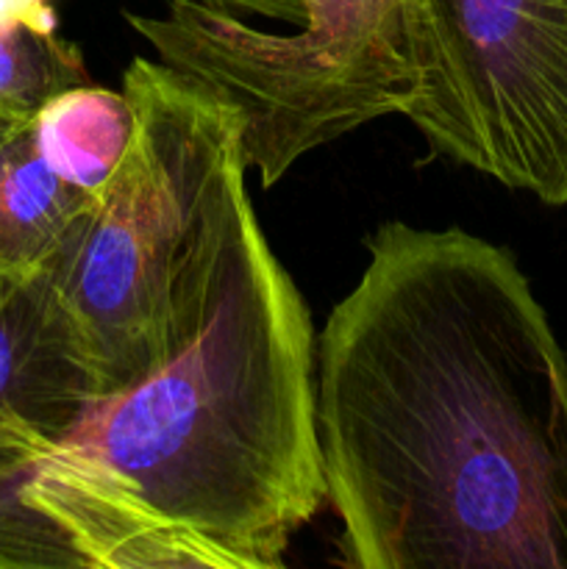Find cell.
Instances as JSON below:
<instances>
[{
    "instance_id": "obj_1",
    "label": "cell",
    "mask_w": 567,
    "mask_h": 569,
    "mask_svg": "<svg viewBox=\"0 0 567 569\" xmlns=\"http://www.w3.org/2000/svg\"><path fill=\"white\" fill-rule=\"evenodd\" d=\"M315 342L326 503L356 569H567V353L515 256L384 222Z\"/></svg>"
},
{
    "instance_id": "obj_2",
    "label": "cell",
    "mask_w": 567,
    "mask_h": 569,
    "mask_svg": "<svg viewBox=\"0 0 567 569\" xmlns=\"http://www.w3.org/2000/svg\"><path fill=\"white\" fill-rule=\"evenodd\" d=\"M315 328L248 189L211 228L167 350L94 398L22 487L78 569H278L326 503Z\"/></svg>"
},
{
    "instance_id": "obj_3",
    "label": "cell",
    "mask_w": 567,
    "mask_h": 569,
    "mask_svg": "<svg viewBox=\"0 0 567 569\" xmlns=\"http://www.w3.org/2000/svg\"><path fill=\"white\" fill-rule=\"evenodd\" d=\"M122 92L133 109L126 156L42 267L94 398L165 356L189 272L248 172L242 114L217 89L137 56Z\"/></svg>"
},
{
    "instance_id": "obj_4",
    "label": "cell",
    "mask_w": 567,
    "mask_h": 569,
    "mask_svg": "<svg viewBox=\"0 0 567 569\" xmlns=\"http://www.w3.org/2000/svg\"><path fill=\"white\" fill-rule=\"evenodd\" d=\"M304 28L270 33L231 9L172 0L126 20L159 61L198 78L242 114V150L261 187L295 161L415 100L409 0H300Z\"/></svg>"
},
{
    "instance_id": "obj_5",
    "label": "cell",
    "mask_w": 567,
    "mask_h": 569,
    "mask_svg": "<svg viewBox=\"0 0 567 569\" xmlns=\"http://www.w3.org/2000/svg\"><path fill=\"white\" fill-rule=\"evenodd\" d=\"M409 53L434 150L567 206V0H409Z\"/></svg>"
},
{
    "instance_id": "obj_6",
    "label": "cell",
    "mask_w": 567,
    "mask_h": 569,
    "mask_svg": "<svg viewBox=\"0 0 567 569\" xmlns=\"http://www.w3.org/2000/svg\"><path fill=\"white\" fill-rule=\"evenodd\" d=\"M92 400V378L42 272L0 281V569H78L22 487Z\"/></svg>"
},
{
    "instance_id": "obj_7",
    "label": "cell",
    "mask_w": 567,
    "mask_h": 569,
    "mask_svg": "<svg viewBox=\"0 0 567 569\" xmlns=\"http://www.w3.org/2000/svg\"><path fill=\"white\" fill-rule=\"evenodd\" d=\"M33 122L0 131V281L39 276L94 198L48 164Z\"/></svg>"
},
{
    "instance_id": "obj_8",
    "label": "cell",
    "mask_w": 567,
    "mask_h": 569,
    "mask_svg": "<svg viewBox=\"0 0 567 569\" xmlns=\"http://www.w3.org/2000/svg\"><path fill=\"white\" fill-rule=\"evenodd\" d=\"M33 126L48 164L64 181L98 194L131 142L133 109L126 92L81 83L50 100Z\"/></svg>"
},
{
    "instance_id": "obj_9",
    "label": "cell",
    "mask_w": 567,
    "mask_h": 569,
    "mask_svg": "<svg viewBox=\"0 0 567 569\" xmlns=\"http://www.w3.org/2000/svg\"><path fill=\"white\" fill-rule=\"evenodd\" d=\"M81 83H89L81 50L53 26L0 28V131L28 126L50 100Z\"/></svg>"
},
{
    "instance_id": "obj_10",
    "label": "cell",
    "mask_w": 567,
    "mask_h": 569,
    "mask_svg": "<svg viewBox=\"0 0 567 569\" xmlns=\"http://www.w3.org/2000/svg\"><path fill=\"white\" fill-rule=\"evenodd\" d=\"M203 3L220 6V9L245 11V14L272 17L284 22H304V6L300 0H203Z\"/></svg>"
},
{
    "instance_id": "obj_11",
    "label": "cell",
    "mask_w": 567,
    "mask_h": 569,
    "mask_svg": "<svg viewBox=\"0 0 567 569\" xmlns=\"http://www.w3.org/2000/svg\"><path fill=\"white\" fill-rule=\"evenodd\" d=\"M28 22V26H53L48 0H0V28Z\"/></svg>"
}]
</instances>
